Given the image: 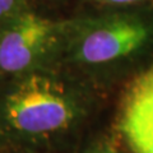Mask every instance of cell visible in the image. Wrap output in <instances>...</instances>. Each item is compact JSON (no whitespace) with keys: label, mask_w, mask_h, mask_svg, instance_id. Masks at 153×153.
Instances as JSON below:
<instances>
[{"label":"cell","mask_w":153,"mask_h":153,"mask_svg":"<svg viewBox=\"0 0 153 153\" xmlns=\"http://www.w3.org/2000/svg\"><path fill=\"white\" fill-rule=\"evenodd\" d=\"M61 44L63 19L21 13L0 27V76L59 64Z\"/></svg>","instance_id":"cell-3"},{"label":"cell","mask_w":153,"mask_h":153,"mask_svg":"<svg viewBox=\"0 0 153 153\" xmlns=\"http://www.w3.org/2000/svg\"><path fill=\"white\" fill-rule=\"evenodd\" d=\"M44 1H47V3H51V1H59V0H44Z\"/></svg>","instance_id":"cell-8"},{"label":"cell","mask_w":153,"mask_h":153,"mask_svg":"<svg viewBox=\"0 0 153 153\" xmlns=\"http://www.w3.org/2000/svg\"><path fill=\"white\" fill-rule=\"evenodd\" d=\"M98 8H125L153 4V0H87Z\"/></svg>","instance_id":"cell-7"},{"label":"cell","mask_w":153,"mask_h":153,"mask_svg":"<svg viewBox=\"0 0 153 153\" xmlns=\"http://www.w3.org/2000/svg\"><path fill=\"white\" fill-rule=\"evenodd\" d=\"M79 153H126L112 130L103 131L87 142Z\"/></svg>","instance_id":"cell-5"},{"label":"cell","mask_w":153,"mask_h":153,"mask_svg":"<svg viewBox=\"0 0 153 153\" xmlns=\"http://www.w3.org/2000/svg\"><path fill=\"white\" fill-rule=\"evenodd\" d=\"M31 8V0H0V27Z\"/></svg>","instance_id":"cell-6"},{"label":"cell","mask_w":153,"mask_h":153,"mask_svg":"<svg viewBox=\"0 0 153 153\" xmlns=\"http://www.w3.org/2000/svg\"><path fill=\"white\" fill-rule=\"evenodd\" d=\"M98 92L60 64L0 76V152L68 148L89 125Z\"/></svg>","instance_id":"cell-1"},{"label":"cell","mask_w":153,"mask_h":153,"mask_svg":"<svg viewBox=\"0 0 153 153\" xmlns=\"http://www.w3.org/2000/svg\"><path fill=\"white\" fill-rule=\"evenodd\" d=\"M0 153H18V152H0Z\"/></svg>","instance_id":"cell-9"},{"label":"cell","mask_w":153,"mask_h":153,"mask_svg":"<svg viewBox=\"0 0 153 153\" xmlns=\"http://www.w3.org/2000/svg\"><path fill=\"white\" fill-rule=\"evenodd\" d=\"M153 61V4L63 19L59 64L101 89Z\"/></svg>","instance_id":"cell-2"},{"label":"cell","mask_w":153,"mask_h":153,"mask_svg":"<svg viewBox=\"0 0 153 153\" xmlns=\"http://www.w3.org/2000/svg\"><path fill=\"white\" fill-rule=\"evenodd\" d=\"M112 131L126 153H153V61L128 79Z\"/></svg>","instance_id":"cell-4"}]
</instances>
